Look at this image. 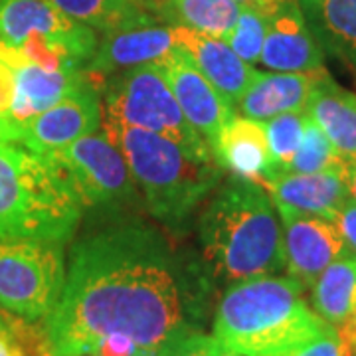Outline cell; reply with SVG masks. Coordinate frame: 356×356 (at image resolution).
Wrapping results in <instances>:
<instances>
[{
	"label": "cell",
	"instance_id": "34",
	"mask_svg": "<svg viewBox=\"0 0 356 356\" xmlns=\"http://www.w3.org/2000/svg\"><path fill=\"white\" fill-rule=\"evenodd\" d=\"M346 180H348V188H350V198L356 202V161H348Z\"/></svg>",
	"mask_w": 356,
	"mask_h": 356
},
{
	"label": "cell",
	"instance_id": "1",
	"mask_svg": "<svg viewBox=\"0 0 356 356\" xmlns=\"http://www.w3.org/2000/svg\"><path fill=\"white\" fill-rule=\"evenodd\" d=\"M184 309L172 255L159 232L123 222L81 238L62 295L44 318L50 356H91L113 334L161 356L184 341Z\"/></svg>",
	"mask_w": 356,
	"mask_h": 356
},
{
	"label": "cell",
	"instance_id": "8",
	"mask_svg": "<svg viewBox=\"0 0 356 356\" xmlns=\"http://www.w3.org/2000/svg\"><path fill=\"white\" fill-rule=\"evenodd\" d=\"M50 159L81 206L121 208L137 198V184L123 153L103 133L81 137Z\"/></svg>",
	"mask_w": 356,
	"mask_h": 356
},
{
	"label": "cell",
	"instance_id": "32",
	"mask_svg": "<svg viewBox=\"0 0 356 356\" xmlns=\"http://www.w3.org/2000/svg\"><path fill=\"white\" fill-rule=\"evenodd\" d=\"M198 343H200V350H202L204 356H243L238 355V353H234V350H228L226 346H222V344L218 343L214 337H212V339H202V337H198Z\"/></svg>",
	"mask_w": 356,
	"mask_h": 356
},
{
	"label": "cell",
	"instance_id": "11",
	"mask_svg": "<svg viewBox=\"0 0 356 356\" xmlns=\"http://www.w3.org/2000/svg\"><path fill=\"white\" fill-rule=\"evenodd\" d=\"M275 210L283 224L285 269L305 289L313 287L332 261L350 255L337 222L301 214L285 206H275Z\"/></svg>",
	"mask_w": 356,
	"mask_h": 356
},
{
	"label": "cell",
	"instance_id": "25",
	"mask_svg": "<svg viewBox=\"0 0 356 356\" xmlns=\"http://www.w3.org/2000/svg\"><path fill=\"white\" fill-rule=\"evenodd\" d=\"M346 165H348V161L332 147L327 135L307 115L303 139H301V145L291 159V163L285 168V172L313 175V172H325V170H343L346 168Z\"/></svg>",
	"mask_w": 356,
	"mask_h": 356
},
{
	"label": "cell",
	"instance_id": "35",
	"mask_svg": "<svg viewBox=\"0 0 356 356\" xmlns=\"http://www.w3.org/2000/svg\"><path fill=\"white\" fill-rule=\"evenodd\" d=\"M8 140H13V135H10V131H8L6 125L0 123V143H8Z\"/></svg>",
	"mask_w": 356,
	"mask_h": 356
},
{
	"label": "cell",
	"instance_id": "16",
	"mask_svg": "<svg viewBox=\"0 0 356 356\" xmlns=\"http://www.w3.org/2000/svg\"><path fill=\"white\" fill-rule=\"evenodd\" d=\"M273 206H285L289 210L309 214V216L337 220L350 198V188L346 180V168L325 170L313 175H293L285 172L266 180L261 184Z\"/></svg>",
	"mask_w": 356,
	"mask_h": 356
},
{
	"label": "cell",
	"instance_id": "21",
	"mask_svg": "<svg viewBox=\"0 0 356 356\" xmlns=\"http://www.w3.org/2000/svg\"><path fill=\"white\" fill-rule=\"evenodd\" d=\"M321 50L356 70V0H297Z\"/></svg>",
	"mask_w": 356,
	"mask_h": 356
},
{
	"label": "cell",
	"instance_id": "6",
	"mask_svg": "<svg viewBox=\"0 0 356 356\" xmlns=\"http://www.w3.org/2000/svg\"><path fill=\"white\" fill-rule=\"evenodd\" d=\"M105 119L175 140L196 154H214L192 127L156 62L125 70L105 89Z\"/></svg>",
	"mask_w": 356,
	"mask_h": 356
},
{
	"label": "cell",
	"instance_id": "20",
	"mask_svg": "<svg viewBox=\"0 0 356 356\" xmlns=\"http://www.w3.org/2000/svg\"><path fill=\"white\" fill-rule=\"evenodd\" d=\"M305 113L317 123L346 161H356V95L343 89L327 72L313 88Z\"/></svg>",
	"mask_w": 356,
	"mask_h": 356
},
{
	"label": "cell",
	"instance_id": "12",
	"mask_svg": "<svg viewBox=\"0 0 356 356\" xmlns=\"http://www.w3.org/2000/svg\"><path fill=\"white\" fill-rule=\"evenodd\" d=\"M0 60H4L14 70V99L10 113L6 117V127L13 133V140L20 125L62 102L65 95L76 91L86 81V70L44 67L28 60L20 48L4 44L2 40Z\"/></svg>",
	"mask_w": 356,
	"mask_h": 356
},
{
	"label": "cell",
	"instance_id": "23",
	"mask_svg": "<svg viewBox=\"0 0 356 356\" xmlns=\"http://www.w3.org/2000/svg\"><path fill=\"white\" fill-rule=\"evenodd\" d=\"M159 10H168L177 26H186L204 34L228 40L234 32L240 4L236 0H149Z\"/></svg>",
	"mask_w": 356,
	"mask_h": 356
},
{
	"label": "cell",
	"instance_id": "10",
	"mask_svg": "<svg viewBox=\"0 0 356 356\" xmlns=\"http://www.w3.org/2000/svg\"><path fill=\"white\" fill-rule=\"evenodd\" d=\"M103 113L97 88L86 79L60 103L32 117L16 129L14 140L38 156H51L72 143L88 137L102 127Z\"/></svg>",
	"mask_w": 356,
	"mask_h": 356
},
{
	"label": "cell",
	"instance_id": "22",
	"mask_svg": "<svg viewBox=\"0 0 356 356\" xmlns=\"http://www.w3.org/2000/svg\"><path fill=\"white\" fill-rule=\"evenodd\" d=\"M313 309L332 329L356 313V257L346 255L327 267L311 287Z\"/></svg>",
	"mask_w": 356,
	"mask_h": 356
},
{
	"label": "cell",
	"instance_id": "13",
	"mask_svg": "<svg viewBox=\"0 0 356 356\" xmlns=\"http://www.w3.org/2000/svg\"><path fill=\"white\" fill-rule=\"evenodd\" d=\"M156 64L165 74L186 121L208 140L214 151L218 135L236 115L234 105L202 76L188 54L178 46Z\"/></svg>",
	"mask_w": 356,
	"mask_h": 356
},
{
	"label": "cell",
	"instance_id": "5",
	"mask_svg": "<svg viewBox=\"0 0 356 356\" xmlns=\"http://www.w3.org/2000/svg\"><path fill=\"white\" fill-rule=\"evenodd\" d=\"M81 208L50 159L0 143V238L64 243Z\"/></svg>",
	"mask_w": 356,
	"mask_h": 356
},
{
	"label": "cell",
	"instance_id": "24",
	"mask_svg": "<svg viewBox=\"0 0 356 356\" xmlns=\"http://www.w3.org/2000/svg\"><path fill=\"white\" fill-rule=\"evenodd\" d=\"M56 8L93 30L109 32L145 13L137 0H50Z\"/></svg>",
	"mask_w": 356,
	"mask_h": 356
},
{
	"label": "cell",
	"instance_id": "36",
	"mask_svg": "<svg viewBox=\"0 0 356 356\" xmlns=\"http://www.w3.org/2000/svg\"><path fill=\"white\" fill-rule=\"evenodd\" d=\"M0 4H2V0H0Z\"/></svg>",
	"mask_w": 356,
	"mask_h": 356
},
{
	"label": "cell",
	"instance_id": "30",
	"mask_svg": "<svg viewBox=\"0 0 356 356\" xmlns=\"http://www.w3.org/2000/svg\"><path fill=\"white\" fill-rule=\"evenodd\" d=\"M14 99V70L0 60V123L6 125V117L10 113ZM13 135V133H10Z\"/></svg>",
	"mask_w": 356,
	"mask_h": 356
},
{
	"label": "cell",
	"instance_id": "4",
	"mask_svg": "<svg viewBox=\"0 0 356 356\" xmlns=\"http://www.w3.org/2000/svg\"><path fill=\"white\" fill-rule=\"evenodd\" d=\"M103 131L123 153L151 214L178 224L222 178L216 154H196L175 140L103 119Z\"/></svg>",
	"mask_w": 356,
	"mask_h": 356
},
{
	"label": "cell",
	"instance_id": "31",
	"mask_svg": "<svg viewBox=\"0 0 356 356\" xmlns=\"http://www.w3.org/2000/svg\"><path fill=\"white\" fill-rule=\"evenodd\" d=\"M0 356H28L22 339L0 318Z\"/></svg>",
	"mask_w": 356,
	"mask_h": 356
},
{
	"label": "cell",
	"instance_id": "28",
	"mask_svg": "<svg viewBox=\"0 0 356 356\" xmlns=\"http://www.w3.org/2000/svg\"><path fill=\"white\" fill-rule=\"evenodd\" d=\"M280 356H350V350L346 348V344L341 341V337L332 329V331L325 332L317 339H313V341L301 344V346Z\"/></svg>",
	"mask_w": 356,
	"mask_h": 356
},
{
	"label": "cell",
	"instance_id": "33",
	"mask_svg": "<svg viewBox=\"0 0 356 356\" xmlns=\"http://www.w3.org/2000/svg\"><path fill=\"white\" fill-rule=\"evenodd\" d=\"M168 356H204L200 350L198 337L196 339H184L182 343H178L172 350L166 353Z\"/></svg>",
	"mask_w": 356,
	"mask_h": 356
},
{
	"label": "cell",
	"instance_id": "17",
	"mask_svg": "<svg viewBox=\"0 0 356 356\" xmlns=\"http://www.w3.org/2000/svg\"><path fill=\"white\" fill-rule=\"evenodd\" d=\"M180 50L188 54L202 76L228 99L232 105L240 102L243 91L257 74L248 62L229 48L226 40L204 34L186 26H172Z\"/></svg>",
	"mask_w": 356,
	"mask_h": 356
},
{
	"label": "cell",
	"instance_id": "2",
	"mask_svg": "<svg viewBox=\"0 0 356 356\" xmlns=\"http://www.w3.org/2000/svg\"><path fill=\"white\" fill-rule=\"evenodd\" d=\"M200 243L214 273L229 283L285 269L283 226L261 184L234 177L200 216Z\"/></svg>",
	"mask_w": 356,
	"mask_h": 356
},
{
	"label": "cell",
	"instance_id": "7",
	"mask_svg": "<svg viewBox=\"0 0 356 356\" xmlns=\"http://www.w3.org/2000/svg\"><path fill=\"white\" fill-rule=\"evenodd\" d=\"M65 283L60 242L0 238V307L24 321L46 318Z\"/></svg>",
	"mask_w": 356,
	"mask_h": 356
},
{
	"label": "cell",
	"instance_id": "26",
	"mask_svg": "<svg viewBox=\"0 0 356 356\" xmlns=\"http://www.w3.org/2000/svg\"><path fill=\"white\" fill-rule=\"evenodd\" d=\"M264 123H266L267 147H269V156H271V177L267 180H271L285 172L287 165L297 153L303 139V131H305L307 113L291 111V113L277 115Z\"/></svg>",
	"mask_w": 356,
	"mask_h": 356
},
{
	"label": "cell",
	"instance_id": "14",
	"mask_svg": "<svg viewBox=\"0 0 356 356\" xmlns=\"http://www.w3.org/2000/svg\"><path fill=\"white\" fill-rule=\"evenodd\" d=\"M86 65L88 76H117L125 70L153 64L177 48L172 26H161L147 13L131 18L109 32Z\"/></svg>",
	"mask_w": 356,
	"mask_h": 356
},
{
	"label": "cell",
	"instance_id": "15",
	"mask_svg": "<svg viewBox=\"0 0 356 356\" xmlns=\"http://www.w3.org/2000/svg\"><path fill=\"white\" fill-rule=\"evenodd\" d=\"M259 62L267 70L289 74L323 70V50L309 30L297 0L285 2L269 16Z\"/></svg>",
	"mask_w": 356,
	"mask_h": 356
},
{
	"label": "cell",
	"instance_id": "27",
	"mask_svg": "<svg viewBox=\"0 0 356 356\" xmlns=\"http://www.w3.org/2000/svg\"><path fill=\"white\" fill-rule=\"evenodd\" d=\"M267 24H269L267 14L257 10L254 6H240V16H238L236 28L226 42L243 62H248L250 65L255 64L261 58Z\"/></svg>",
	"mask_w": 356,
	"mask_h": 356
},
{
	"label": "cell",
	"instance_id": "9",
	"mask_svg": "<svg viewBox=\"0 0 356 356\" xmlns=\"http://www.w3.org/2000/svg\"><path fill=\"white\" fill-rule=\"evenodd\" d=\"M30 38L65 51L81 65H88L97 48L93 28L76 22L50 0H2L0 40L10 46H22Z\"/></svg>",
	"mask_w": 356,
	"mask_h": 356
},
{
	"label": "cell",
	"instance_id": "29",
	"mask_svg": "<svg viewBox=\"0 0 356 356\" xmlns=\"http://www.w3.org/2000/svg\"><path fill=\"white\" fill-rule=\"evenodd\" d=\"M337 226L343 234L344 243L348 248V254L356 257V202L348 200L346 206L341 210V214L337 216Z\"/></svg>",
	"mask_w": 356,
	"mask_h": 356
},
{
	"label": "cell",
	"instance_id": "18",
	"mask_svg": "<svg viewBox=\"0 0 356 356\" xmlns=\"http://www.w3.org/2000/svg\"><path fill=\"white\" fill-rule=\"evenodd\" d=\"M323 74L325 67L317 72H299V74L257 72L252 83L240 97L238 107L243 117L255 121H269L277 115L305 111L307 99Z\"/></svg>",
	"mask_w": 356,
	"mask_h": 356
},
{
	"label": "cell",
	"instance_id": "19",
	"mask_svg": "<svg viewBox=\"0 0 356 356\" xmlns=\"http://www.w3.org/2000/svg\"><path fill=\"white\" fill-rule=\"evenodd\" d=\"M218 163L257 184L271 177V156L267 147L266 123L234 115L214 145Z\"/></svg>",
	"mask_w": 356,
	"mask_h": 356
},
{
	"label": "cell",
	"instance_id": "3",
	"mask_svg": "<svg viewBox=\"0 0 356 356\" xmlns=\"http://www.w3.org/2000/svg\"><path fill=\"white\" fill-rule=\"evenodd\" d=\"M291 277H254L232 285L218 305L214 339L243 356H280L332 331Z\"/></svg>",
	"mask_w": 356,
	"mask_h": 356
}]
</instances>
